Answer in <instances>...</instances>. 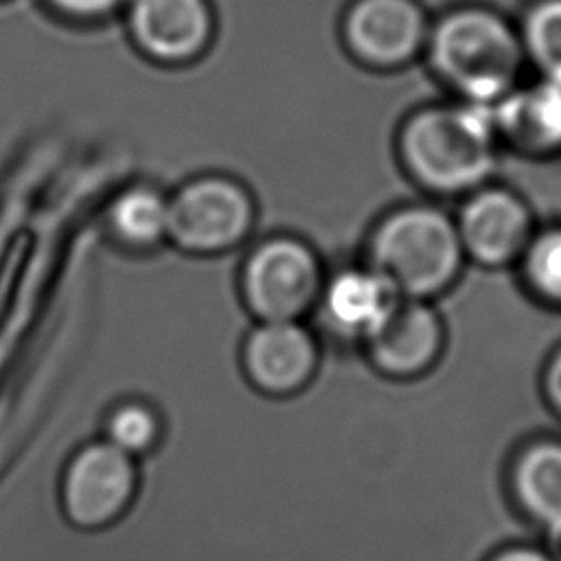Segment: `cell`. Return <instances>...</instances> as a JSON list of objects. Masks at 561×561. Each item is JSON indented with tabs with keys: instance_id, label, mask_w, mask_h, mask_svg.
Masks as SVG:
<instances>
[{
	"instance_id": "cell-1",
	"label": "cell",
	"mask_w": 561,
	"mask_h": 561,
	"mask_svg": "<svg viewBox=\"0 0 561 561\" xmlns=\"http://www.w3.org/2000/svg\"><path fill=\"white\" fill-rule=\"evenodd\" d=\"M493 107L480 103L430 105L414 112L399 134L408 171L440 193L480 186L495 167Z\"/></svg>"
},
{
	"instance_id": "cell-2",
	"label": "cell",
	"mask_w": 561,
	"mask_h": 561,
	"mask_svg": "<svg viewBox=\"0 0 561 561\" xmlns=\"http://www.w3.org/2000/svg\"><path fill=\"white\" fill-rule=\"evenodd\" d=\"M434 70L465 101L493 107L515 85L524 46L519 33L495 11L467 7L447 13L432 31Z\"/></svg>"
},
{
	"instance_id": "cell-3",
	"label": "cell",
	"mask_w": 561,
	"mask_h": 561,
	"mask_svg": "<svg viewBox=\"0 0 561 561\" xmlns=\"http://www.w3.org/2000/svg\"><path fill=\"white\" fill-rule=\"evenodd\" d=\"M465 250L456 221L425 204L397 208L370 239V267L381 272L403 298L443 291L460 272Z\"/></svg>"
},
{
	"instance_id": "cell-4",
	"label": "cell",
	"mask_w": 561,
	"mask_h": 561,
	"mask_svg": "<svg viewBox=\"0 0 561 561\" xmlns=\"http://www.w3.org/2000/svg\"><path fill=\"white\" fill-rule=\"evenodd\" d=\"M138 486V458L107 438L90 440L64 467L59 482L61 511L79 530H105L131 511Z\"/></svg>"
},
{
	"instance_id": "cell-5",
	"label": "cell",
	"mask_w": 561,
	"mask_h": 561,
	"mask_svg": "<svg viewBox=\"0 0 561 561\" xmlns=\"http://www.w3.org/2000/svg\"><path fill=\"white\" fill-rule=\"evenodd\" d=\"M241 298L261 322L298 320L322 294L318 254L296 237H270L254 245L239 276Z\"/></svg>"
},
{
	"instance_id": "cell-6",
	"label": "cell",
	"mask_w": 561,
	"mask_h": 561,
	"mask_svg": "<svg viewBox=\"0 0 561 561\" xmlns=\"http://www.w3.org/2000/svg\"><path fill=\"white\" fill-rule=\"evenodd\" d=\"M254 213V199L241 182L202 175L169 197V239L191 254H219L250 234Z\"/></svg>"
},
{
	"instance_id": "cell-7",
	"label": "cell",
	"mask_w": 561,
	"mask_h": 561,
	"mask_svg": "<svg viewBox=\"0 0 561 561\" xmlns=\"http://www.w3.org/2000/svg\"><path fill=\"white\" fill-rule=\"evenodd\" d=\"M239 364L256 392L289 399L316 377L320 351L316 337L298 320L259 322L241 344Z\"/></svg>"
},
{
	"instance_id": "cell-8",
	"label": "cell",
	"mask_w": 561,
	"mask_h": 561,
	"mask_svg": "<svg viewBox=\"0 0 561 561\" xmlns=\"http://www.w3.org/2000/svg\"><path fill=\"white\" fill-rule=\"evenodd\" d=\"M125 7L136 48L156 64H188L213 39L215 15L208 0H127Z\"/></svg>"
},
{
	"instance_id": "cell-9",
	"label": "cell",
	"mask_w": 561,
	"mask_h": 561,
	"mask_svg": "<svg viewBox=\"0 0 561 561\" xmlns=\"http://www.w3.org/2000/svg\"><path fill=\"white\" fill-rule=\"evenodd\" d=\"M344 42L364 64L392 68L410 61L427 39L416 0H355L344 15Z\"/></svg>"
},
{
	"instance_id": "cell-10",
	"label": "cell",
	"mask_w": 561,
	"mask_h": 561,
	"mask_svg": "<svg viewBox=\"0 0 561 561\" xmlns=\"http://www.w3.org/2000/svg\"><path fill=\"white\" fill-rule=\"evenodd\" d=\"M456 228L465 256L491 267L522 259L535 234L526 202L500 186L478 188L462 206Z\"/></svg>"
},
{
	"instance_id": "cell-11",
	"label": "cell",
	"mask_w": 561,
	"mask_h": 561,
	"mask_svg": "<svg viewBox=\"0 0 561 561\" xmlns=\"http://www.w3.org/2000/svg\"><path fill=\"white\" fill-rule=\"evenodd\" d=\"M366 342L377 368L408 377L434 364L443 346V324L421 298H403Z\"/></svg>"
},
{
	"instance_id": "cell-12",
	"label": "cell",
	"mask_w": 561,
	"mask_h": 561,
	"mask_svg": "<svg viewBox=\"0 0 561 561\" xmlns=\"http://www.w3.org/2000/svg\"><path fill=\"white\" fill-rule=\"evenodd\" d=\"M329 322L348 335L368 337L403 300L399 289L375 267L344 270L320 294Z\"/></svg>"
},
{
	"instance_id": "cell-13",
	"label": "cell",
	"mask_w": 561,
	"mask_h": 561,
	"mask_svg": "<svg viewBox=\"0 0 561 561\" xmlns=\"http://www.w3.org/2000/svg\"><path fill=\"white\" fill-rule=\"evenodd\" d=\"M497 131L522 151L561 149V81L543 77L528 88H513L493 105Z\"/></svg>"
},
{
	"instance_id": "cell-14",
	"label": "cell",
	"mask_w": 561,
	"mask_h": 561,
	"mask_svg": "<svg viewBox=\"0 0 561 561\" xmlns=\"http://www.w3.org/2000/svg\"><path fill=\"white\" fill-rule=\"evenodd\" d=\"M513 489L522 508L561 539V443L541 440L526 447L513 469Z\"/></svg>"
},
{
	"instance_id": "cell-15",
	"label": "cell",
	"mask_w": 561,
	"mask_h": 561,
	"mask_svg": "<svg viewBox=\"0 0 561 561\" xmlns=\"http://www.w3.org/2000/svg\"><path fill=\"white\" fill-rule=\"evenodd\" d=\"M107 226L129 248H153L169 239V197L149 184L129 186L110 204Z\"/></svg>"
},
{
	"instance_id": "cell-16",
	"label": "cell",
	"mask_w": 561,
	"mask_h": 561,
	"mask_svg": "<svg viewBox=\"0 0 561 561\" xmlns=\"http://www.w3.org/2000/svg\"><path fill=\"white\" fill-rule=\"evenodd\" d=\"M105 438L134 458L149 456L164 440V416L147 399H123L114 403L103 423Z\"/></svg>"
},
{
	"instance_id": "cell-17",
	"label": "cell",
	"mask_w": 561,
	"mask_h": 561,
	"mask_svg": "<svg viewBox=\"0 0 561 561\" xmlns=\"http://www.w3.org/2000/svg\"><path fill=\"white\" fill-rule=\"evenodd\" d=\"M524 53L543 77L561 81V0L537 2L519 31Z\"/></svg>"
},
{
	"instance_id": "cell-18",
	"label": "cell",
	"mask_w": 561,
	"mask_h": 561,
	"mask_svg": "<svg viewBox=\"0 0 561 561\" xmlns=\"http://www.w3.org/2000/svg\"><path fill=\"white\" fill-rule=\"evenodd\" d=\"M528 285L541 298L561 302V228L533 234L522 254Z\"/></svg>"
},
{
	"instance_id": "cell-19",
	"label": "cell",
	"mask_w": 561,
	"mask_h": 561,
	"mask_svg": "<svg viewBox=\"0 0 561 561\" xmlns=\"http://www.w3.org/2000/svg\"><path fill=\"white\" fill-rule=\"evenodd\" d=\"M55 11L75 20H101L125 7L127 0H46Z\"/></svg>"
},
{
	"instance_id": "cell-20",
	"label": "cell",
	"mask_w": 561,
	"mask_h": 561,
	"mask_svg": "<svg viewBox=\"0 0 561 561\" xmlns=\"http://www.w3.org/2000/svg\"><path fill=\"white\" fill-rule=\"evenodd\" d=\"M546 394L554 410L561 414V351L554 353L546 370Z\"/></svg>"
},
{
	"instance_id": "cell-21",
	"label": "cell",
	"mask_w": 561,
	"mask_h": 561,
	"mask_svg": "<svg viewBox=\"0 0 561 561\" xmlns=\"http://www.w3.org/2000/svg\"><path fill=\"white\" fill-rule=\"evenodd\" d=\"M491 561H557V559H552L539 550H533V548H511V550L500 552Z\"/></svg>"
},
{
	"instance_id": "cell-22",
	"label": "cell",
	"mask_w": 561,
	"mask_h": 561,
	"mask_svg": "<svg viewBox=\"0 0 561 561\" xmlns=\"http://www.w3.org/2000/svg\"><path fill=\"white\" fill-rule=\"evenodd\" d=\"M557 543H559V552H561V539H559V541H557ZM557 561H561V557H559V559H557Z\"/></svg>"
}]
</instances>
